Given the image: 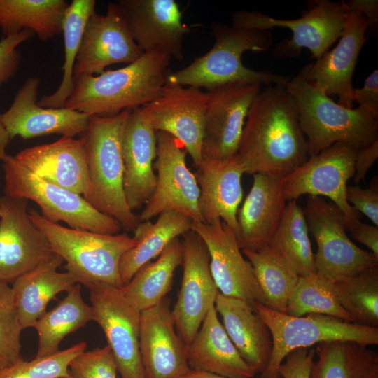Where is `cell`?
<instances>
[{"mask_svg": "<svg viewBox=\"0 0 378 378\" xmlns=\"http://www.w3.org/2000/svg\"><path fill=\"white\" fill-rule=\"evenodd\" d=\"M301 18L281 20L260 11L237 10L232 15V24L237 27L269 29L288 28L290 38L277 43L273 48L276 58L292 59L299 56L302 49H308L312 57L320 59L340 38L347 12L343 1L312 0Z\"/></svg>", "mask_w": 378, "mask_h": 378, "instance_id": "cell-9", "label": "cell"}, {"mask_svg": "<svg viewBox=\"0 0 378 378\" xmlns=\"http://www.w3.org/2000/svg\"><path fill=\"white\" fill-rule=\"evenodd\" d=\"M360 150L344 143H336L308 160L293 172L283 177L287 201L302 195L325 196L343 213L346 230L360 221L346 198L347 183L354 174V164Z\"/></svg>", "mask_w": 378, "mask_h": 378, "instance_id": "cell-11", "label": "cell"}, {"mask_svg": "<svg viewBox=\"0 0 378 378\" xmlns=\"http://www.w3.org/2000/svg\"><path fill=\"white\" fill-rule=\"evenodd\" d=\"M132 109L109 116H90L83 134L88 164L89 187L83 196L94 209L116 220L126 231H134L139 216L129 207L124 191L122 139Z\"/></svg>", "mask_w": 378, "mask_h": 378, "instance_id": "cell-4", "label": "cell"}, {"mask_svg": "<svg viewBox=\"0 0 378 378\" xmlns=\"http://www.w3.org/2000/svg\"><path fill=\"white\" fill-rule=\"evenodd\" d=\"M252 265L258 284L267 301V307L285 313L288 301L299 276L272 246L258 250H241Z\"/></svg>", "mask_w": 378, "mask_h": 378, "instance_id": "cell-37", "label": "cell"}, {"mask_svg": "<svg viewBox=\"0 0 378 378\" xmlns=\"http://www.w3.org/2000/svg\"><path fill=\"white\" fill-rule=\"evenodd\" d=\"M34 35L26 29L0 40V91L3 85L15 76L20 66L21 54L18 47Z\"/></svg>", "mask_w": 378, "mask_h": 378, "instance_id": "cell-44", "label": "cell"}, {"mask_svg": "<svg viewBox=\"0 0 378 378\" xmlns=\"http://www.w3.org/2000/svg\"><path fill=\"white\" fill-rule=\"evenodd\" d=\"M189 368L229 378H253L257 373L241 356L218 319L215 306L186 346Z\"/></svg>", "mask_w": 378, "mask_h": 378, "instance_id": "cell-28", "label": "cell"}, {"mask_svg": "<svg viewBox=\"0 0 378 378\" xmlns=\"http://www.w3.org/2000/svg\"><path fill=\"white\" fill-rule=\"evenodd\" d=\"M378 158V139L360 150L357 154L353 176L355 184L364 180L365 176Z\"/></svg>", "mask_w": 378, "mask_h": 378, "instance_id": "cell-49", "label": "cell"}, {"mask_svg": "<svg viewBox=\"0 0 378 378\" xmlns=\"http://www.w3.org/2000/svg\"><path fill=\"white\" fill-rule=\"evenodd\" d=\"M62 259L31 219L27 200L0 197V281L18 278Z\"/></svg>", "mask_w": 378, "mask_h": 378, "instance_id": "cell-12", "label": "cell"}, {"mask_svg": "<svg viewBox=\"0 0 378 378\" xmlns=\"http://www.w3.org/2000/svg\"><path fill=\"white\" fill-rule=\"evenodd\" d=\"M349 232L354 239L368 247L378 258V226L360 221Z\"/></svg>", "mask_w": 378, "mask_h": 378, "instance_id": "cell-50", "label": "cell"}, {"mask_svg": "<svg viewBox=\"0 0 378 378\" xmlns=\"http://www.w3.org/2000/svg\"><path fill=\"white\" fill-rule=\"evenodd\" d=\"M86 342H78L48 357L22 360L0 372V378H56L69 376L71 360L87 349Z\"/></svg>", "mask_w": 378, "mask_h": 378, "instance_id": "cell-42", "label": "cell"}, {"mask_svg": "<svg viewBox=\"0 0 378 378\" xmlns=\"http://www.w3.org/2000/svg\"><path fill=\"white\" fill-rule=\"evenodd\" d=\"M215 309L241 356L256 372L262 373L267 367L273 347L267 326L246 301L220 292Z\"/></svg>", "mask_w": 378, "mask_h": 378, "instance_id": "cell-29", "label": "cell"}, {"mask_svg": "<svg viewBox=\"0 0 378 378\" xmlns=\"http://www.w3.org/2000/svg\"><path fill=\"white\" fill-rule=\"evenodd\" d=\"M56 378H73L71 375L69 376H66V377H56Z\"/></svg>", "mask_w": 378, "mask_h": 378, "instance_id": "cell-53", "label": "cell"}, {"mask_svg": "<svg viewBox=\"0 0 378 378\" xmlns=\"http://www.w3.org/2000/svg\"><path fill=\"white\" fill-rule=\"evenodd\" d=\"M29 214L78 284L85 287L94 284L122 286L120 261L136 244L133 237L66 227L46 219L34 209H29Z\"/></svg>", "mask_w": 378, "mask_h": 378, "instance_id": "cell-6", "label": "cell"}, {"mask_svg": "<svg viewBox=\"0 0 378 378\" xmlns=\"http://www.w3.org/2000/svg\"><path fill=\"white\" fill-rule=\"evenodd\" d=\"M69 372L73 378H117V365L108 347L94 348L75 356Z\"/></svg>", "mask_w": 378, "mask_h": 378, "instance_id": "cell-43", "label": "cell"}, {"mask_svg": "<svg viewBox=\"0 0 378 378\" xmlns=\"http://www.w3.org/2000/svg\"><path fill=\"white\" fill-rule=\"evenodd\" d=\"M341 306L357 324L378 326V266L335 281Z\"/></svg>", "mask_w": 378, "mask_h": 378, "instance_id": "cell-40", "label": "cell"}, {"mask_svg": "<svg viewBox=\"0 0 378 378\" xmlns=\"http://www.w3.org/2000/svg\"><path fill=\"white\" fill-rule=\"evenodd\" d=\"M286 201L283 177L253 174L251 190L237 214V239L241 250H258L270 244L283 219Z\"/></svg>", "mask_w": 378, "mask_h": 378, "instance_id": "cell-24", "label": "cell"}, {"mask_svg": "<svg viewBox=\"0 0 378 378\" xmlns=\"http://www.w3.org/2000/svg\"><path fill=\"white\" fill-rule=\"evenodd\" d=\"M309 378H378V353L352 341L316 344Z\"/></svg>", "mask_w": 378, "mask_h": 378, "instance_id": "cell-34", "label": "cell"}, {"mask_svg": "<svg viewBox=\"0 0 378 378\" xmlns=\"http://www.w3.org/2000/svg\"><path fill=\"white\" fill-rule=\"evenodd\" d=\"M182 241L176 237L155 261L144 265L120 287L123 296L140 311L159 304L172 290L174 272L182 264Z\"/></svg>", "mask_w": 378, "mask_h": 378, "instance_id": "cell-32", "label": "cell"}, {"mask_svg": "<svg viewBox=\"0 0 378 378\" xmlns=\"http://www.w3.org/2000/svg\"><path fill=\"white\" fill-rule=\"evenodd\" d=\"M261 90L260 83L246 82L207 90L203 156L218 160L237 156L248 111Z\"/></svg>", "mask_w": 378, "mask_h": 378, "instance_id": "cell-16", "label": "cell"}, {"mask_svg": "<svg viewBox=\"0 0 378 378\" xmlns=\"http://www.w3.org/2000/svg\"><path fill=\"white\" fill-rule=\"evenodd\" d=\"M143 54L119 5L108 3L105 15L94 13L85 25L74 75H98L108 66L131 64Z\"/></svg>", "mask_w": 378, "mask_h": 378, "instance_id": "cell-19", "label": "cell"}, {"mask_svg": "<svg viewBox=\"0 0 378 378\" xmlns=\"http://www.w3.org/2000/svg\"><path fill=\"white\" fill-rule=\"evenodd\" d=\"M124 191L129 207L140 209L153 195L156 185L153 161L157 155L156 132L140 107L132 108L122 139Z\"/></svg>", "mask_w": 378, "mask_h": 378, "instance_id": "cell-25", "label": "cell"}, {"mask_svg": "<svg viewBox=\"0 0 378 378\" xmlns=\"http://www.w3.org/2000/svg\"><path fill=\"white\" fill-rule=\"evenodd\" d=\"M183 378H229L212 373L190 370Z\"/></svg>", "mask_w": 378, "mask_h": 378, "instance_id": "cell-52", "label": "cell"}, {"mask_svg": "<svg viewBox=\"0 0 378 378\" xmlns=\"http://www.w3.org/2000/svg\"><path fill=\"white\" fill-rule=\"evenodd\" d=\"M2 162L5 195L34 201L46 219L102 234H115L121 230L116 220L94 209L82 195L43 180L15 156L8 155Z\"/></svg>", "mask_w": 378, "mask_h": 378, "instance_id": "cell-7", "label": "cell"}, {"mask_svg": "<svg viewBox=\"0 0 378 378\" xmlns=\"http://www.w3.org/2000/svg\"><path fill=\"white\" fill-rule=\"evenodd\" d=\"M59 260L16 279L11 286L15 304L22 329L33 327L46 312L50 300L62 292H67L76 284L69 272L57 269L63 262Z\"/></svg>", "mask_w": 378, "mask_h": 378, "instance_id": "cell-31", "label": "cell"}, {"mask_svg": "<svg viewBox=\"0 0 378 378\" xmlns=\"http://www.w3.org/2000/svg\"><path fill=\"white\" fill-rule=\"evenodd\" d=\"M368 22L360 13L347 11L337 45L320 59L305 65L298 75L328 97L337 95L340 105L352 108V79L367 36Z\"/></svg>", "mask_w": 378, "mask_h": 378, "instance_id": "cell-20", "label": "cell"}, {"mask_svg": "<svg viewBox=\"0 0 378 378\" xmlns=\"http://www.w3.org/2000/svg\"><path fill=\"white\" fill-rule=\"evenodd\" d=\"M131 36L144 52L181 60L183 41L190 29L174 0H119Z\"/></svg>", "mask_w": 378, "mask_h": 378, "instance_id": "cell-22", "label": "cell"}, {"mask_svg": "<svg viewBox=\"0 0 378 378\" xmlns=\"http://www.w3.org/2000/svg\"><path fill=\"white\" fill-rule=\"evenodd\" d=\"M346 11H354L362 14L368 22L367 38L375 34L378 27L377 0L342 1Z\"/></svg>", "mask_w": 378, "mask_h": 378, "instance_id": "cell-48", "label": "cell"}, {"mask_svg": "<svg viewBox=\"0 0 378 378\" xmlns=\"http://www.w3.org/2000/svg\"><path fill=\"white\" fill-rule=\"evenodd\" d=\"M139 350L146 378H183L190 370L168 298L141 311Z\"/></svg>", "mask_w": 378, "mask_h": 378, "instance_id": "cell-23", "label": "cell"}, {"mask_svg": "<svg viewBox=\"0 0 378 378\" xmlns=\"http://www.w3.org/2000/svg\"><path fill=\"white\" fill-rule=\"evenodd\" d=\"M64 0H0V28L5 36L31 30L46 42L62 31Z\"/></svg>", "mask_w": 378, "mask_h": 378, "instance_id": "cell-33", "label": "cell"}, {"mask_svg": "<svg viewBox=\"0 0 378 378\" xmlns=\"http://www.w3.org/2000/svg\"><path fill=\"white\" fill-rule=\"evenodd\" d=\"M94 0H73L67 8L62 22L64 59L62 79L52 94L43 96L37 102L43 107L63 108L74 88V67L84 29L89 18L95 13Z\"/></svg>", "mask_w": 378, "mask_h": 378, "instance_id": "cell-36", "label": "cell"}, {"mask_svg": "<svg viewBox=\"0 0 378 378\" xmlns=\"http://www.w3.org/2000/svg\"><path fill=\"white\" fill-rule=\"evenodd\" d=\"M285 314L298 317L320 314L354 323L338 301L335 281L318 272L298 277Z\"/></svg>", "mask_w": 378, "mask_h": 378, "instance_id": "cell-39", "label": "cell"}, {"mask_svg": "<svg viewBox=\"0 0 378 378\" xmlns=\"http://www.w3.org/2000/svg\"><path fill=\"white\" fill-rule=\"evenodd\" d=\"M315 349L300 348L290 352L279 369L281 378H309Z\"/></svg>", "mask_w": 378, "mask_h": 378, "instance_id": "cell-46", "label": "cell"}, {"mask_svg": "<svg viewBox=\"0 0 378 378\" xmlns=\"http://www.w3.org/2000/svg\"><path fill=\"white\" fill-rule=\"evenodd\" d=\"M157 171L155 190L145 204L139 221L150 220L167 210L176 211L192 221L204 223L198 202L200 188L195 174L187 167V151L171 134L156 132Z\"/></svg>", "mask_w": 378, "mask_h": 378, "instance_id": "cell-14", "label": "cell"}, {"mask_svg": "<svg viewBox=\"0 0 378 378\" xmlns=\"http://www.w3.org/2000/svg\"><path fill=\"white\" fill-rule=\"evenodd\" d=\"M183 237V276L172 315L176 330L187 346L207 312L215 306L219 290L211 272L210 256L202 239L192 230Z\"/></svg>", "mask_w": 378, "mask_h": 378, "instance_id": "cell-15", "label": "cell"}, {"mask_svg": "<svg viewBox=\"0 0 378 378\" xmlns=\"http://www.w3.org/2000/svg\"><path fill=\"white\" fill-rule=\"evenodd\" d=\"M43 180L83 196L89 187L88 157L83 138L62 136L27 148L15 156Z\"/></svg>", "mask_w": 378, "mask_h": 378, "instance_id": "cell-26", "label": "cell"}, {"mask_svg": "<svg viewBox=\"0 0 378 378\" xmlns=\"http://www.w3.org/2000/svg\"><path fill=\"white\" fill-rule=\"evenodd\" d=\"M158 216L155 223L141 221L134 230L133 237L137 243L120 261L122 286L127 284L141 267L158 258L174 239L191 230L192 220L176 211L167 210Z\"/></svg>", "mask_w": 378, "mask_h": 378, "instance_id": "cell-30", "label": "cell"}, {"mask_svg": "<svg viewBox=\"0 0 378 378\" xmlns=\"http://www.w3.org/2000/svg\"><path fill=\"white\" fill-rule=\"evenodd\" d=\"M303 211L317 245L316 272L337 281L378 266V258L349 237L344 216L332 202L308 195Z\"/></svg>", "mask_w": 378, "mask_h": 378, "instance_id": "cell-10", "label": "cell"}, {"mask_svg": "<svg viewBox=\"0 0 378 378\" xmlns=\"http://www.w3.org/2000/svg\"><path fill=\"white\" fill-rule=\"evenodd\" d=\"M253 310L269 328L272 351L260 378H281L279 369L292 351L323 342L352 341L365 346L378 344V328L357 324L331 316L310 314L292 316L256 304Z\"/></svg>", "mask_w": 378, "mask_h": 378, "instance_id": "cell-8", "label": "cell"}, {"mask_svg": "<svg viewBox=\"0 0 378 378\" xmlns=\"http://www.w3.org/2000/svg\"><path fill=\"white\" fill-rule=\"evenodd\" d=\"M346 198L350 205L359 214L368 218L378 226V182L374 176L368 188H363L357 184L348 186Z\"/></svg>", "mask_w": 378, "mask_h": 378, "instance_id": "cell-45", "label": "cell"}, {"mask_svg": "<svg viewBox=\"0 0 378 378\" xmlns=\"http://www.w3.org/2000/svg\"><path fill=\"white\" fill-rule=\"evenodd\" d=\"M191 230L207 247L211 272L219 292L244 300L253 308L256 304L267 306L252 265L244 257L232 229L218 218L208 223L192 221Z\"/></svg>", "mask_w": 378, "mask_h": 378, "instance_id": "cell-18", "label": "cell"}, {"mask_svg": "<svg viewBox=\"0 0 378 378\" xmlns=\"http://www.w3.org/2000/svg\"><path fill=\"white\" fill-rule=\"evenodd\" d=\"M268 245L284 258L299 276L316 272L305 216L297 200L287 203L281 224Z\"/></svg>", "mask_w": 378, "mask_h": 378, "instance_id": "cell-38", "label": "cell"}, {"mask_svg": "<svg viewBox=\"0 0 378 378\" xmlns=\"http://www.w3.org/2000/svg\"><path fill=\"white\" fill-rule=\"evenodd\" d=\"M81 286L76 284L53 309L46 312L33 326L38 337L35 358L57 353L66 336L92 321V309L83 298Z\"/></svg>", "mask_w": 378, "mask_h": 378, "instance_id": "cell-35", "label": "cell"}, {"mask_svg": "<svg viewBox=\"0 0 378 378\" xmlns=\"http://www.w3.org/2000/svg\"><path fill=\"white\" fill-rule=\"evenodd\" d=\"M215 42L211 50L176 71H172L166 84L204 88L206 90L225 84L246 82L265 86L286 85L290 77L270 71H256L244 65L241 57L248 50L264 52L273 44L269 29L237 27L214 22Z\"/></svg>", "mask_w": 378, "mask_h": 378, "instance_id": "cell-3", "label": "cell"}, {"mask_svg": "<svg viewBox=\"0 0 378 378\" xmlns=\"http://www.w3.org/2000/svg\"><path fill=\"white\" fill-rule=\"evenodd\" d=\"M90 292L93 318L102 328L121 378H146L139 350L141 311L130 303L120 288L94 284Z\"/></svg>", "mask_w": 378, "mask_h": 378, "instance_id": "cell-13", "label": "cell"}, {"mask_svg": "<svg viewBox=\"0 0 378 378\" xmlns=\"http://www.w3.org/2000/svg\"><path fill=\"white\" fill-rule=\"evenodd\" d=\"M12 287L0 281V372L23 360L21 333Z\"/></svg>", "mask_w": 378, "mask_h": 378, "instance_id": "cell-41", "label": "cell"}, {"mask_svg": "<svg viewBox=\"0 0 378 378\" xmlns=\"http://www.w3.org/2000/svg\"><path fill=\"white\" fill-rule=\"evenodd\" d=\"M199 188V210L204 223L220 219L239 233L237 214L242 200L243 169L237 156L218 160L203 156L194 173Z\"/></svg>", "mask_w": 378, "mask_h": 378, "instance_id": "cell-27", "label": "cell"}, {"mask_svg": "<svg viewBox=\"0 0 378 378\" xmlns=\"http://www.w3.org/2000/svg\"><path fill=\"white\" fill-rule=\"evenodd\" d=\"M1 115V113H0V161H3L8 155L6 148L11 139L2 123Z\"/></svg>", "mask_w": 378, "mask_h": 378, "instance_id": "cell-51", "label": "cell"}, {"mask_svg": "<svg viewBox=\"0 0 378 378\" xmlns=\"http://www.w3.org/2000/svg\"><path fill=\"white\" fill-rule=\"evenodd\" d=\"M206 94L195 87L166 84L154 100L140 106L155 132H165L183 146L196 168L202 160Z\"/></svg>", "mask_w": 378, "mask_h": 378, "instance_id": "cell-17", "label": "cell"}, {"mask_svg": "<svg viewBox=\"0 0 378 378\" xmlns=\"http://www.w3.org/2000/svg\"><path fill=\"white\" fill-rule=\"evenodd\" d=\"M295 98L285 85L261 90L247 113L237 159L244 174L284 177L309 158Z\"/></svg>", "mask_w": 378, "mask_h": 378, "instance_id": "cell-1", "label": "cell"}, {"mask_svg": "<svg viewBox=\"0 0 378 378\" xmlns=\"http://www.w3.org/2000/svg\"><path fill=\"white\" fill-rule=\"evenodd\" d=\"M286 88L298 104L309 157L336 143L361 150L378 139V119L365 108L340 105L298 74L290 78Z\"/></svg>", "mask_w": 378, "mask_h": 378, "instance_id": "cell-5", "label": "cell"}, {"mask_svg": "<svg viewBox=\"0 0 378 378\" xmlns=\"http://www.w3.org/2000/svg\"><path fill=\"white\" fill-rule=\"evenodd\" d=\"M354 102L368 111L378 119V70L374 69L365 79L363 85L354 88L352 94Z\"/></svg>", "mask_w": 378, "mask_h": 378, "instance_id": "cell-47", "label": "cell"}, {"mask_svg": "<svg viewBox=\"0 0 378 378\" xmlns=\"http://www.w3.org/2000/svg\"><path fill=\"white\" fill-rule=\"evenodd\" d=\"M171 58L144 52L125 66L98 75H74V88L64 107L89 116L109 117L156 99L172 72Z\"/></svg>", "mask_w": 378, "mask_h": 378, "instance_id": "cell-2", "label": "cell"}, {"mask_svg": "<svg viewBox=\"0 0 378 378\" xmlns=\"http://www.w3.org/2000/svg\"><path fill=\"white\" fill-rule=\"evenodd\" d=\"M39 78L28 77L16 92L10 107L1 113L2 123L10 139L60 134L75 137L88 129L90 116L66 108H48L38 104Z\"/></svg>", "mask_w": 378, "mask_h": 378, "instance_id": "cell-21", "label": "cell"}]
</instances>
